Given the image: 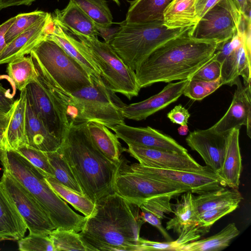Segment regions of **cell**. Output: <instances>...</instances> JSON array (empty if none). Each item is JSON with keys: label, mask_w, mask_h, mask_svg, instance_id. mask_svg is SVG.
<instances>
[{"label": "cell", "mask_w": 251, "mask_h": 251, "mask_svg": "<svg viewBox=\"0 0 251 251\" xmlns=\"http://www.w3.org/2000/svg\"><path fill=\"white\" fill-rule=\"evenodd\" d=\"M79 233L88 251H138L140 208L114 192L95 203Z\"/></svg>", "instance_id": "obj_1"}, {"label": "cell", "mask_w": 251, "mask_h": 251, "mask_svg": "<svg viewBox=\"0 0 251 251\" xmlns=\"http://www.w3.org/2000/svg\"><path fill=\"white\" fill-rule=\"evenodd\" d=\"M192 26L152 51L135 71L139 87L190 79L215 54L218 43L191 35Z\"/></svg>", "instance_id": "obj_2"}, {"label": "cell", "mask_w": 251, "mask_h": 251, "mask_svg": "<svg viewBox=\"0 0 251 251\" xmlns=\"http://www.w3.org/2000/svg\"><path fill=\"white\" fill-rule=\"evenodd\" d=\"M87 124L70 122L58 150L83 194L96 203L114 193V182L121 164L110 160L96 147Z\"/></svg>", "instance_id": "obj_3"}, {"label": "cell", "mask_w": 251, "mask_h": 251, "mask_svg": "<svg viewBox=\"0 0 251 251\" xmlns=\"http://www.w3.org/2000/svg\"><path fill=\"white\" fill-rule=\"evenodd\" d=\"M0 160L7 170L36 198L56 228L80 231L86 217L72 209L48 183L44 173L15 150L0 151Z\"/></svg>", "instance_id": "obj_4"}, {"label": "cell", "mask_w": 251, "mask_h": 251, "mask_svg": "<svg viewBox=\"0 0 251 251\" xmlns=\"http://www.w3.org/2000/svg\"><path fill=\"white\" fill-rule=\"evenodd\" d=\"M91 83L70 94L67 114L70 123L94 122L112 129L125 123L126 104L107 86L101 76H91Z\"/></svg>", "instance_id": "obj_5"}, {"label": "cell", "mask_w": 251, "mask_h": 251, "mask_svg": "<svg viewBox=\"0 0 251 251\" xmlns=\"http://www.w3.org/2000/svg\"><path fill=\"white\" fill-rule=\"evenodd\" d=\"M119 25L120 29L110 45L134 71L155 50L193 26L173 29L163 22L128 23L125 21Z\"/></svg>", "instance_id": "obj_6"}, {"label": "cell", "mask_w": 251, "mask_h": 251, "mask_svg": "<svg viewBox=\"0 0 251 251\" xmlns=\"http://www.w3.org/2000/svg\"><path fill=\"white\" fill-rule=\"evenodd\" d=\"M114 192L130 202L162 214L173 212L171 200L189 191L176 184L163 182L120 166L114 186Z\"/></svg>", "instance_id": "obj_7"}, {"label": "cell", "mask_w": 251, "mask_h": 251, "mask_svg": "<svg viewBox=\"0 0 251 251\" xmlns=\"http://www.w3.org/2000/svg\"><path fill=\"white\" fill-rule=\"evenodd\" d=\"M50 82L63 96L90 85V75L53 40L46 37L30 52Z\"/></svg>", "instance_id": "obj_8"}, {"label": "cell", "mask_w": 251, "mask_h": 251, "mask_svg": "<svg viewBox=\"0 0 251 251\" xmlns=\"http://www.w3.org/2000/svg\"><path fill=\"white\" fill-rule=\"evenodd\" d=\"M37 73L26 88V98L49 131L62 142L70 126L68 105L43 74L35 57L30 53Z\"/></svg>", "instance_id": "obj_9"}, {"label": "cell", "mask_w": 251, "mask_h": 251, "mask_svg": "<svg viewBox=\"0 0 251 251\" xmlns=\"http://www.w3.org/2000/svg\"><path fill=\"white\" fill-rule=\"evenodd\" d=\"M88 49L100 71L101 76L115 93L129 100L137 96L140 90L135 71L130 69L111 46L98 37L75 35Z\"/></svg>", "instance_id": "obj_10"}, {"label": "cell", "mask_w": 251, "mask_h": 251, "mask_svg": "<svg viewBox=\"0 0 251 251\" xmlns=\"http://www.w3.org/2000/svg\"><path fill=\"white\" fill-rule=\"evenodd\" d=\"M0 182L23 217L29 233L48 235L56 229L33 195L3 169Z\"/></svg>", "instance_id": "obj_11"}, {"label": "cell", "mask_w": 251, "mask_h": 251, "mask_svg": "<svg viewBox=\"0 0 251 251\" xmlns=\"http://www.w3.org/2000/svg\"><path fill=\"white\" fill-rule=\"evenodd\" d=\"M126 166L134 172L179 185L193 194H201L226 187L219 175L209 167L203 171L192 172L150 167L136 163Z\"/></svg>", "instance_id": "obj_12"}, {"label": "cell", "mask_w": 251, "mask_h": 251, "mask_svg": "<svg viewBox=\"0 0 251 251\" xmlns=\"http://www.w3.org/2000/svg\"><path fill=\"white\" fill-rule=\"evenodd\" d=\"M241 17L232 0H221L199 20L191 35L198 39L225 41L237 32Z\"/></svg>", "instance_id": "obj_13"}, {"label": "cell", "mask_w": 251, "mask_h": 251, "mask_svg": "<svg viewBox=\"0 0 251 251\" xmlns=\"http://www.w3.org/2000/svg\"><path fill=\"white\" fill-rule=\"evenodd\" d=\"M128 146V152L143 166L192 172L203 171L208 167L200 165L188 152L178 153L132 145Z\"/></svg>", "instance_id": "obj_14"}, {"label": "cell", "mask_w": 251, "mask_h": 251, "mask_svg": "<svg viewBox=\"0 0 251 251\" xmlns=\"http://www.w3.org/2000/svg\"><path fill=\"white\" fill-rule=\"evenodd\" d=\"M236 89L228 110L212 127L217 132L228 134L234 128L242 126L247 127V134L251 138V84L243 86L238 77L234 83Z\"/></svg>", "instance_id": "obj_15"}, {"label": "cell", "mask_w": 251, "mask_h": 251, "mask_svg": "<svg viewBox=\"0 0 251 251\" xmlns=\"http://www.w3.org/2000/svg\"><path fill=\"white\" fill-rule=\"evenodd\" d=\"M227 135L218 133L211 127L190 132L185 141L192 150L200 155L206 166L218 175L225 157Z\"/></svg>", "instance_id": "obj_16"}, {"label": "cell", "mask_w": 251, "mask_h": 251, "mask_svg": "<svg viewBox=\"0 0 251 251\" xmlns=\"http://www.w3.org/2000/svg\"><path fill=\"white\" fill-rule=\"evenodd\" d=\"M118 138L127 145L162 150L178 153H187V150L170 136L150 126H131L125 123L111 129Z\"/></svg>", "instance_id": "obj_17"}, {"label": "cell", "mask_w": 251, "mask_h": 251, "mask_svg": "<svg viewBox=\"0 0 251 251\" xmlns=\"http://www.w3.org/2000/svg\"><path fill=\"white\" fill-rule=\"evenodd\" d=\"M231 46L221 65V79L224 85L232 86L241 76L244 85L251 82V50L244 44L242 35L237 30L231 38Z\"/></svg>", "instance_id": "obj_18"}, {"label": "cell", "mask_w": 251, "mask_h": 251, "mask_svg": "<svg viewBox=\"0 0 251 251\" xmlns=\"http://www.w3.org/2000/svg\"><path fill=\"white\" fill-rule=\"evenodd\" d=\"M189 79L167 85L158 93L143 101L126 105L123 109L125 118L141 121L176 101L183 95Z\"/></svg>", "instance_id": "obj_19"}, {"label": "cell", "mask_w": 251, "mask_h": 251, "mask_svg": "<svg viewBox=\"0 0 251 251\" xmlns=\"http://www.w3.org/2000/svg\"><path fill=\"white\" fill-rule=\"evenodd\" d=\"M52 24L51 14L49 13L26 30L20 34L0 53V65L26 54L45 39Z\"/></svg>", "instance_id": "obj_20"}, {"label": "cell", "mask_w": 251, "mask_h": 251, "mask_svg": "<svg viewBox=\"0 0 251 251\" xmlns=\"http://www.w3.org/2000/svg\"><path fill=\"white\" fill-rule=\"evenodd\" d=\"M46 37L57 43L90 76H101L100 68L87 47L53 21Z\"/></svg>", "instance_id": "obj_21"}, {"label": "cell", "mask_w": 251, "mask_h": 251, "mask_svg": "<svg viewBox=\"0 0 251 251\" xmlns=\"http://www.w3.org/2000/svg\"><path fill=\"white\" fill-rule=\"evenodd\" d=\"M52 20L65 31L75 35L98 37V31L94 21L76 4L69 1L62 10L56 9Z\"/></svg>", "instance_id": "obj_22"}, {"label": "cell", "mask_w": 251, "mask_h": 251, "mask_svg": "<svg viewBox=\"0 0 251 251\" xmlns=\"http://www.w3.org/2000/svg\"><path fill=\"white\" fill-rule=\"evenodd\" d=\"M25 135L27 145L48 152L57 151L61 141L51 134L46 127L26 98Z\"/></svg>", "instance_id": "obj_23"}, {"label": "cell", "mask_w": 251, "mask_h": 251, "mask_svg": "<svg viewBox=\"0 0 251 251\" xmlns=\"http://www.w3.org/2000/svg\"><path fill=\"white\" fill-rule=\"evenodd\" d=\"M27 226L0 181V241L19 240L24 237Z\"/></svg>", "instance_id": "obj_24"}, {"label": "cell", "mask_w": 251, "mask_h": 251, "mask_svg": "<svg viewBox=\"0 0 251 251\" xmlns=\"http://www.w3.org/2000/svg\"><path fill=\"white\" fill-rule=\"evenodd\" d=\"M239 130L234 128L227 135L225 157L218 174L226 186L237 189L243 169L239 146Z\"/></svg>", "instance_id": "obj_25"}, {"label": "cell", "mask_w": 251, "mask_h": 251, "mask_svg": "<svg viewBox=\"0 0 251 251\" xmlns=\"http://www.w3.org/2000/svg\"><path fill=\"white\" fill-rule=\"evenodd\" d=\"M173 0H133L125 21L128 23L163 22V14Z\"/></svg>", "instance_id": "obj_26"}, {"label": "cell", "mask_w": 251, "mask_h": 251, "mask_svg": "<svg viewBox=\"0 0 251 251\" xmlns=\"http://www.w3.org/2000/svg\"><path fill=\"white\" fill-rule=\"evenodd\" d=\"M25 88L21 91L20 98L15 100L13 111L5 133V149L16 150L27 145L25 135Z\"/></svg>", "instance_id": "obj_27"}, {"label": "cell", "mask_w": 251, "mask_h": 251, "mask_svg": "<svg viewBox=\"0 0 251 251\" xmlns=\"http://www.w3.org/2000/svg\"><path fill=\"white\" fill-rule=\"evenodd\" d=\"M87 126L90 137L99 151L113 162L121 164L122 158L121 156L125 149L115 134L99 123L88 122Z\"/></svg>", "instance_id": "obj_28"}, {"label": "cell", "mask_w": 251, "mask_h": 251, "mask_svg": "<svg viewBox=\"0 0 251 251\" xmlns=\"http://www.w3.org/2000/svg\"><path fill=\"white\" fill-rule=\"evenodd\" d=\"M196 0H173L163 14V24L170 28L195 25L199 19L195 8Z\"/></svg>", "instance_id": "obj_29"}, {"label": "cell", "mask_w": 251, "mask_h": 251, "mask_svg": "<svg viewBox=\"0 0 251 251\" xmlns=\"http://www.w3.org/2000/svg\"><path fill=\"white\" fill-rule=\"evenodd\" d=\"M226 187L194 196L193 203L197 214L219 207L239 205L243 198L238 189Z\"/></svg>", "instance_id": "obj_30"}, {"label": "cell", "mask_w": 251, "mask_h": 251, "mask_svg": "<svg viewBox=\"0 0 251 251\" xmlns=\"http://www.w3.org/2000/svg\"><path fill=\"white\" fill-rule=\"evenodd\" d=\"M240 234L234 223H230L217 233L180 247L177 251H219L227 247L231 240Z\"/></svg>", "instance_id": "obj_31"}, {"label": "cell", "mask_w": 251, "mask_h": 251, "mask_svg": "<svg viewBox=\"0 0 251 251\" xmlns=\"http://www.w3.org/2000/svg\"><path fill=\"white\" fill-rule=\"evenodd\" d=\"M194 196L190 191L181 195L173 209L174 216L166 223V230H173L178 235L182 229L199 221L194 206Z\"/></svg>", "instance_id": "obj_32"}, {"label": "cell", "mask_w": 251, "mask_h": 251, "mask_svg": "<svg viewBox=\"0 0 251 251\" xmlns=\"http://www.w3.org/2000/svg\"><path fill=\"white\" fill-rule=\"evenodd\" d=\"M46 179L54 192L85 217L91 216L95 209V203L82 193L69 188L59 182L53 176L44 173Z\"/></svg>", "instance_id": "obj_33"}, {"label": "cell", "mask_w": 251, "mask_h": 251, "mask_svg": "<svg viewBox=\"0 0 251 251\" xmlns=\"http://www.w3.org/2000/svg\"><path fill=\"white\" fill-rule=\"evenodd\" d=\"M6 72L14 88L22 91L34 81L37 73L31 57L23 56L9 62Z\"/></svg>", "instance_id": "obj_34"}, {"label": "cell", "mask_w": 251, "mask_h": 251, "mask_svg": "<svg viewBox=\"0 0 251 251\" xmlns=\"http://www.w3.org/2000/svg\"><path fill=\"white\" fill-rule=\"evenodd\" d=\"M76 4L98 26H111L113 17L105 0H69Z\"/></svg>", "instance_id": "obj_35"}, {"label": "cell", "mask_w": 251, "mask_h": 251, "mask_svg": "<svg viewBox=\"0 0 251 251\" xmlns=\"http://www.w3.org/2000/svg\"><path fill=\"white\" fill-rule=\"evenodd\" d=\"M46 153L53 176L65 186L83 194L69 165L58 150Z\"/></svg>", "instance_id": "obj_36"}, {"label": "cell", "mask_w": 251, "mask_h": 251, "mask_svg": "<svg viewBox=\"0 0 251 251\" xmlns=\"http://www.w3.org/2000/svg\"><path fill=\"white\" fill-rule=\"evenodd\" d=\"M48 236L52 242L54 251H88L79 234L73 230L56 228Z\"/></svg>", "instance_id": "obj_37"}, {"label": "cell", "mask_w": 251, "mask_h": 251, "mask_svg": "<svg viewBox=\"0 0 251 251\" xmlns=\"http://www.w3.org/2000/svg\"><path fill=\"white\" fill-rule=\"evenodd\" d=\"M49 13L41 10H36L16 16L14 22L5 35L6 43L8 44L11 42L20 34L45 17Z\"/></svg>", "instance_id": "obj_38"}, {"label": "cell", "mask_w": 251, "mask_h": 251, "mask_svg": "<svg viewBox=\"0 0 251 251\" xmlns=\"http://www.w3.org/2000/svg\"><path fill=\"white\" fill-rule=\"evenodd\" d=\"M223 85V82L221 78L210 82L191 78L189 79L183 95L194 100H201Z\"/></svg>", "instance_id": "obj_39"}, {"label": "cell", "mask_w": 251, "mask_h": 251, "mask_svg": "<svg viewBox=\"0 0 251 251\" xmlns=\"http://www.w3.org/2000/svg\"><path fill=\"white\" fill-rule=\"evenodd\" d=\"M16 151L27 159L31 163L48 175L53 176L46 152L25 145L18 148Z\"/></svg>", "instance_id": "obj_40"}, {"label": "cell", "mask_w": 251, "mask_h": 251, "mask_svg": "<svg viewBox=\"0 0 251 251\" xmlns=\"http://www.w3.org/2000/svg\"><path fill=\"white\" fill-rule=\"evenodd\" d=\"M18 241L19 250L21 251H54L48 235L29 233Z\"/></svg>", "instance_id": "obj_41"}, {"label": "cell", "mask_w": 251, "mask_h": 251, "mask_svg": "<svg viewBox=\"0 0 251 251\" xmlns=\"http://www.w3.org/2000/svg\"><path fill=\"white\" fill-rule=\"evenodd\" d=\"M221 63L215 59L214 54L213 57L201 67L191 78L208 82L216 81L221 77Z\"/></svg>", "instance_id": "obj_42"}, {"label": "cell", "mask_w": 251, "mask_h": 251, "mask_svg": "<svg viewBox=\"0 0 251 251\" xmlns=\"http://www.w3.org/2000/svg\"><path fill=\"white\" fill-rule=\"evenodd\" d=\"M238 206L230 205L215 208L200 213L198 217L203 226L210 228L216 221L235 210Z\"/></svg>", "instance_id": "obj_43"}, {"label": "cell", "mask_w": 251, "mask_h": 251, "mask_svg": "<svg viewBox=\"0 0 251 251\" xmlns=\"http://www.w3.org/2000/svg\"><path fill=\"white\" fill-rule=\"evenodd\" d=\"M140 208L141 217L145 223L147 222L155 227L167 241H173L172 238L162 225L161 220L163 217L143 206H140Z\"/></svg>", "instance_id": "obj_44"}, {"label": "cell", "mask_w": 251, "mask_h": 251, "mask_svg": "<svg viewBox=\"0 0 251 251\" xmlns=\"http://www.w3.org/2000/svg\"><path fill=\"white\" fill-rule=\"evenodd\" d=\"M175 251L174 241L160 242L140 237L138 241V251Z\"/></svg>", "instance_id": "obj_45"}, {"label": "cell", "mask_w": 251, "mask_h": 251, "mask_svg": "<svg viewBox=\"0 0 251 251\" xmlns=\"http://www.w3.org/2000/svg\"><path fill=\"white\" fill-rule=\"evenodd\" d=\"M190 116L188 110L181 104L176 105L167 114L172 123L179 125H187Z\"/></svg>", "instance_id": "obj_46"}, {"label": "cell", "mask_w": 251, "mask_h": 251, "mask_svg": "<svg viewBox=\"0 0 251 251\" xmlns=\"http://www.w3.org/2000/svg\"><path fill=\"white\" fill-rule=\"evenodd\" d=\"M15 100L9 89L4 88L0 83V113H6L14 107Z\"/></svg>", "instance_id": "obj_47"}, {"label": "cell", "mask_w": 251, "mask_h": 251, "mask_svg": "<svg viewBox=\"0 0 251 251\" xmlns=\"http://www.w3.org/2000/svg\"><path fill=\"white\" fill-rule=\"evenodd\" d=\"M14 108L8 113H0V151L5 149V133Z\"/></svg>", "instance_id": "obj_48"}, {"label": "cell", "mask_w": 251, "mask_h": 251, "mask_svg": "<svg viewBox=\"0 0 251 251\" xmlns=\"http://www.w3.org/2000/svg\"><path fill=\"white\" fill-rule=\"evenodd\" d=\"M221 0H196L195 8L199 20L204 14Z\"/></svg>", "instance_id": "obj_49"}, {"label": "cell", "mask_w": 251, "mask_h": 251, "mask_svg": "<svg viewBox=\"0 0 251 251\" xmlns=\"http://www.w3.org/2000/svg\"><path fill=\"white\" fill-rule=\"evenodd\" d=\"M96 26L99 35L104 39V42L109 44L121 28L120 25L115 27H102L96 25Z\"/></svg>", "instance_id": "obj_50"}, {"label": "cell", "mask_w": 251, "mask_h": 251, "mask_svg": "<svg viewBox=\"0 0 251 251\" xmlns=\"http://www.w3.org/2000/svg\"><path fill=\"white\" fill-rule=\"evenodd\" d=\"M15 19L16 16L8 19L0 25V53L7 45L5 41V35Z\"/></svg>", "instance_id": "obj_51"}, {"label": "cell", "mask_w": 251, "mask_h": 251, "mask_svg": "<svg viewBox=\"0 0 251 251\" xmlns=\"http://www.w3.org/2000/svg\"><path fill=\"white\" fill-rule=\"evenodd\" d=\"M240 13L251 18V0H232Z\"/></svg>", "instance_id": "obj_52"}, {"label": "cell", "mask_w": 251, "mask_h": 251, "mask_svg": "<svg viewBox=\"0 0 251 251\" xmlns=\"http://www.w3.org/2000/svg\"><path fill=\"white\" fill-rule=\"evenodd\" d=\"M35 0H0V10L21 5H29Z\"/></svg>", "instance_id": "obj_53"}, {"label": "cell", "mask_w": 251, "mask_h": 251, "mask_svg": "<svg viewBox=\"0 0 251 251\" xmlns=\"http://www.w3.org/2000/svg\"><path fill=\"white\" fill-rule=\"evenodd\" d=\"M178 132L180 135H186L189 131V128L187 125H180L178 128Z\"/></svg>", "instance_id": "obj_54"}, {"label": "cell", "mask_w": 251, "mask_h": 251, "mask_svg": "<svg viewBox=\"0 0 251 251\" xmlns=\"http://www.w3.org/2000/svg\"><path fill=\"white\" fill-rule=\"evenodd\" d=\"M114 1L117 5H120V2L119 0H112Z\"/></svg>", "instance_id": "obj_55"}]
</instances>
